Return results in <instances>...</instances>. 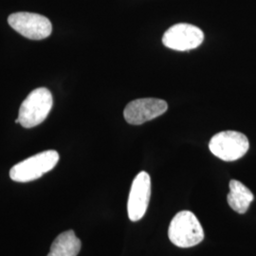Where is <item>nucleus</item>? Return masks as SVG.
<instances>
[{
    "instance_id": "obj_1",
    "label": "nucleus",
    "mask_w": 256,
    "mask_h": 256,
    "mask_svg": "<svg viewBox=\"0 0 256 256\" xmlns=\"http://www.w3.org/2000/svg\"><path fill=\"white\" fill-rule=\"evenodd\" d=\"M168 236L176 247L191 248L202 243L204 239V230L192 212L182 210L171 221Z\"/></svg>"
},
{
    "instance_id": "obj_2",
    "label": "nucleus",
    "mask_w": 256,
    "mask_h": 256,
    "mask_svg": "<svg viewBox=\"0 0 256 256\" xmlns=\"http://www.w3.org/2000/svg\"><path fill=\"white\" fill-rule=\"evenodd\" d=\"M54 106L50 92L46 88H39L30 92L22 102L19 110V124L25 128H34L42 124Z\"/></svg>"
},
{
    "instance_id": "obj_3",
    "label": "nucleus",
    "mask_w": 256,
    "mask_h": 256,
    "mask_svg": "<svg viewBox=\"0 0 256 256\" xmlns=\"http://www.w3.org/2000/svg\"><path fill=\"white\" fill-rule=\"evenodd\" d=\"M58 162L59 154L54 150H48L14 165L10 171V178L16 182H30L52 170Z\"/></svg>"
},
{
    "instance_id": "obj_4",
    "label": "nucleus",
    "mask_w": 256,
    "mask_h": 256,
    "mask_svg": "<svg viewBox=\"0 0 256 256\" xmlns=\"http://www.w3.org/2000/svg\"><path fill=\"white\" fill-rule=\"evenodd\" d=\"M210 151L224 162H234L246 155L250 148L248 138L238 131H222L209 142Z\"/></svg>"
},
{
    "instance_id": "obj_5",
    "label": "nucleus",
    "mask_w": 256,
    "mask_h": 256,
    "mask_svg": "<svg viewBox=\"0 0 256 256\" xmlns=\"http://www.w3.org/2000/svg\"><path fill=\"white\" fill-rule=\"evenodd\" d=\"M10 26L22 36L30 40H43L50 36L52 32V25L48 19L32 12H16L8 18Z\"/></svg>"
},
{
    "instance_id": "obj_6",
    "label": "nucleus",
    "mask_w": 256,
    "mask_h": 256,
    "mask_svg": "<svg viewBox=\"0 0 256 256\" xmlns=\"http://www.w3.org/2000/svg\"><path fill=\"white\" fill-rule=\"evenodd\" d=\"M204 40V34L202 30L191 24L180 23L169 28L164 34L162 43L165 46L185 52L200 46Z\"/></svg>"
},
{
    "instance_id": "obj_7",
    "label": "nucleus",
    "mask_w": 256,
    "mask_h": 256,
    "mask_svg": "<svg viewBox=\"0 0 256 256\" xmlns=\"http://www.w3.org/2000/svg\"><path fill=\"white\" fill-rule=\"evenodd\" d=\"M151 198V178L142 171L134 178L128 202V218L133 222L142 220L146 212Z\"/></svg>"
},
{
    "instance_id": "obj_8",
    "label": "nucleus",
    "mask_w": 256,
    "mask_h": 256,
    "mask_svg": "<svg viewBox=\"0 0 256 256\" xmlns=\"http://www.w3.org/2000/svg\"><path fill=\"white\" fill-rule=\"evenodd\" d=\"M168 108L164 100L144 98L130 102L124 111V119L130 124L138 126L162 115Z\"/></svg>"
},
{
    "instance_id": "obj_9",
    "label": "nucleus",
    "mask_w": 256,
    "mask_h": 256,
    "mask_svg": "<svg viewBox=\"0 0 256 256\" xmlns=\"http://www.w3.org/2000/svg\"><path fill=\"white\" fill-rule=\"evenodd\" d=\"M230 192L227 200L230 207L238 214H245L254 202V196L252 191L242 182L236 180L230 182Z\"/></svg>"
},
{
    "instance_id": "obj_10",
    "label": "nucleus",
    "mask_w": 256,
    "mask_h": 256,
    "mask_svg": "<svg viewBox=\"0 0 256 256\" xmlns=\"http://www.w3.org/2000/svg\"><path fill=\"white\" fill-rule=\"evenodd\" d=\"M82 247L74 230H66L55 238L48 256H77Z\"/></svg>"
}]
</instances>
